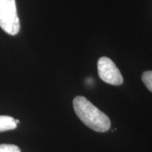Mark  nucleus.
Listing matches in <instances>:
<instances>
[{
  "instance_id": "nucleus-1",
  "label": "nucleus",
  "mask_w": 152,
  "mask_h": 152,
  "mask_svg": "<svg viewBox=\"0 0 152 152\" xmlns=\"http://www.w3.org/2000/svg\"><path fill=\"white\" fill-rule=\"evenodd\" d=\"M73 107L77 117L88 128L99 133L110 129V118L86 97L76 96L73 101Z\"/></svg>"
},
{
  "instance_id": "nucleus-2",
  "label": "nucleus",
  "mask_w": 152,
  "mask_h": 152,
  "mask_svg": "<svg viewBox=\"0 0 152 152\" xmlns=\"http://www.w3.org/2000/svg\"><path fill=\"white\" fill-rule=\"evenodd\" d=\"M0 27L11 36H15L20 31L15 0H0Z\"/></svg>"
},
{
  "instance_id": "nucleus-3",
  "label": "nucleus",
  "mask_w": 152,
  "mask_h": 152,
  "mask_svg": "<svg viewBox=\"0 0 152 152\" xmlns=\"http://www.w3.org/2000/svg\"><path fill=\"white\" fill-rule=\"evenodd\" d=\"M97 69L99 77L104 82L113 85L120 86L124 82V78L120 73L119 69L111 60L107 57H102L97 63Z\"/></svg>"
},
{
  "instance_id": "nucleus-4",
  "label": "nucleus",
  "mask_w": 152,
  "mask_h": 152,
  "mask_svg": "<svg viewBox=\"0 0 152 152\" xmlns=\"http://www.w3.org/2000/svg\"><path fill=\"white\" fill-rule=\"evenodd\" d=\"M17 128L15 119L10 116H0V132L13 130Z\"/></svg>"
},
{
  "instance_id": "nucleus-5",
  "label": "nucleus",
  "mask_w": 152,
  "mask_h": 152,
  "mask_svg": "<svg viewBox=\"0 0 152 152\" xmlns=\"http://www.w3.org/2000/svg\"><path fill=\"white\" fill-rule=\"evenodd\" d=\"M142 81L147 89L152 92V71H145L142 75Z\"/></svg>"
},
{
  "instance_id": "nucleus-6",
  "label": "nucleus",
  "mask_w": 152,
  "mask_h": 152,
  "mask_svg": "<svg viewBox=\"0 0 152 152\" xmlns=\"http://www.w3.org/2000/svg\"><path fill=\"white\" fill-rule=\"evenodd\" d=\"M0 152H20V149L15 145H0Z\"/></svg>"
}]
</instances>
